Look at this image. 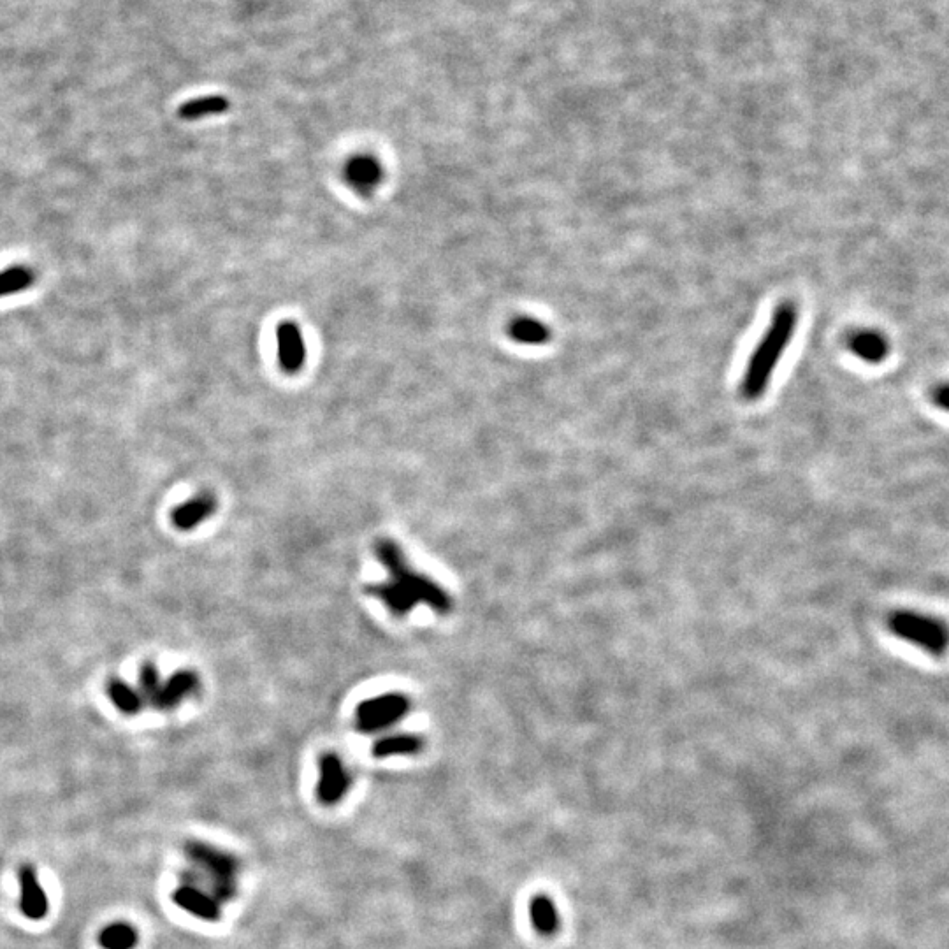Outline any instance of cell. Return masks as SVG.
Here are the masks:
<instances>
[{"mask_svg": "<svg viewBox=\"0 0 949 949\" xmlns=\"http://www.w3.org/2000/svg\"><path fill=\"white\" fill-rule=\"evenodd\" d=\"M375 551L378 561L389 572V580L371 584L366 587V593L384 603L385 607L391 610V614L396 617L408 616L413 607L421 603L442 616L452 612V598L447 595V591L438 582L429 579L428 575L415 572L412 566L408 565L405 552L401 551V547L394 540H378Z\"/></svg>", "mask_w": 949, "mask_h": 949, "instance_id": "6da1fadb", "label": "cell"}, {"mask_svg": "<svg viewBox=\"0 0 949 949\" xmlns=\"http://www.w3.org/2000/svg\"><path fill=\"white\" fill-rule=\"evenodd\" d=\"M797 324L798 312L795 305L783 303L774 312L767 331L754 348L747 364L744 380H742L744 398L753 401L765 394L770 380L774 377V371L783 359L784 352L790 347Z\"/></svg>", "mask_w": 949, "mask_h": 949, "instance_id": "7a4b0ae2", "label": "cell"}, {"mask_svg": "<svg viewBox=\"0 0 949 949\" xmlns=\"http://www.w3.org/2000/svg\"><path fill=\"white\" fill-rule=\"evenodd\" d=\"M888 628L895 637L918 645L930 656L942 658L948 652V626L935 617L923 616L913 610H897L888 617Z\"/></svg>", "mask_w": 949, "mask_h": 949, "instance_id": "3957f363", "label": "cell"}, {"mask_svg": "<svg viewBox=\"0 0 949 949\" xmlns=\"http://www.w3.org/2000/svg\"><path fill=\"white\" fill-rule=\"evenodd\" d=\"M410 698L403 693H385L359 703L355 710V726L363 733H377L391 728L410 712Z\"/></svg>", "mask_w": 949, "mask_h": 949, "instance_id": "277c9868", "label": "cell"}, {"mask_svg": "<svg viewBox=\"0 0 949 949\" xmlns=\"http://www.w3.org/2000/svg\"><path fill=\"white\" fill-rule=\"evenodd\" d=\"M350 774L340 756L326 753L320 756L319 784H317V798L320 804L336 805L343 800L350 790Z\"/></svg>", "mask_w": 949, "mask_h": 949, "instance_id": "5b68a950", "label": "cell"}, {"mask_svg": "<svg viewBox=\"0 0 949 949\" xmlns=\"http://www.w3.org/2000/svg\"><path fill=\"white\" fill-rule=\"evenodd\" d=\"M278 361L287 373H298L305 364L306 348L303 334L294 322H283L276 329Z\"/></svg>", "mask_w": 949, "mask_h": 949, "instance_id": "8992f818", "label": "cell"}, {"mask_svg": "<svg viewBox=\"0 0 949 949\" xmlns=\"http://www.w3.org/2000/svg\"><path fill=\"white\" fill-rule=\"evenodd\" d=\"M384 169L375 157L357 155L345 166V180L361 196H371L382 182Z\"/></svg>", "mask_w": 949, "mask_h": 949, "instance_id": "52a82bcc", "label": "cell"}, {"mask_svg": "<svg viewBox=\"0 0 949 949\" xmlns=\"http://www.w3.org/2000/svg\"><path fill=\"white\" fill-rule=\"evenodd\" d=\"M217 510V498L210 493H201L176 507L171 515L174 526L182 531H190L201 522L210 519Z\"/></svg>", "mask_w": 949, "mask_h": 949, "instance_id": "ba28073f", "label": "cell"}, {"mask_svg": "<svg viewBox=\"0 0 949 949\" xmlns=\"http://www.w3.org/2000/svg\"><path fill=\"white\" fill-rule=\"evenodd\" d=\"M199 689V675L192 670H182L162 684L159 696L155 700V709H174L178 703H182L185 698L194 695Z\"/></svg>", "mask_w": 949, "mask_h": 949, "instance_id": "9c48e42d", "label": "cell"}, {"mask_svg": "<svg viewBox=\"0 0 949 949\" xmlns=\"http://www.w3.org/2000/svg\"><path fill=\"white\" fill-rule=\"evenodd\" d=\"M851 352L860 357L865 363L879 364L883 363L890 352V345L886 336L872 329H862L849 336L848 341Z\"/></svg>", "mask_w": 949, "mask_h": 949, "instance_id": "30bf717a", "label": "cell"}, {"mask_svg": "<svg viewBox=\"0 0 949 949\" xmlns=\"http://www.w3.org/2000/svg\"><path fill=\"white\" fill-rule=\"evenodd\" d=\"M22 911L30 920H41L48 913V899L37 883L36 872L25 867L22 870Z\"/></svg>", "mask_w": 949, "mask_h": 949, "instance_id": "8fae6325", "label": "cell"}, {"mask_svg": "<svg viewBox=\"0 0 949 949\" xmlns=\"http://www.w3.org/2000/svg\"><path fill=\"white\" fill-rule=\"evenodd\" d=\"M422 749H424L422 737L412 735V733H398V735L378 739L373 744V756L385 760L392 756H413V754L421 753Z\"/></svg>", "mask_w": 949, "mask_h": 949, "instance_id": "7c38bea8", "label": "cell"}, {"mask_svg": "<svg viewBox=\"0 0 949 949\" xmlns=\"http://www.w3.org/2000/svg\"><path fill=\"white\" fill-rule=\"evenodd\" d=\"M174 902L178 906L183 907L185 911H189L190 914H194L197 918H201L204 921H215L220 920V907L215 904V900H211L210 897H206L204 893L197 892L194 888H180L174 893Z\"/></svg>", "mask_w": 949, "mask_h": 949, "instance_id": "4fadbf2b", "label": "cell"}, {"mask_svg": "<svg viewBox=\"0 0 949 949\" xmlns=\"http://www.w3.org/2000/svg\"><path fill=\"white\" fill-rule=\"evenodd\" d=\"M225 111H229V101L225 97L206 95L182 104V108L178 109V116L187 122H194L206 116L222 115Z\"/></svg>", "mask_w": 949, "mask_h": 949, "instance_id": "5bb4252c", "label": "cell"}, {"mask_svg": "<svg viewBox=\"0 0 949 949\" xmlns=\"http://www.w3.org/2000/svg\"><path fill=\"white\" fill-rule=\"evenodd\" d=\"M529 916L540 934H554L559 927L558 911L549 897L537 895L529 904Z\"/></svg>", "mask_w": 949, "mask_h": 949, "instance_id": "9a60e30c", "label": "cell"}, {"mask_svg": "<svg viewBox=\"0 0 949 949\" xmlns=\"http://www.w3.org/2000/svg\"><path fill=\"white\" fill-rule=\"evenodd\" d=\"M36 282V271L27 266H11L0 271V298H8L29 289Z\"/></svg>", "mask_w": 949, "mask_h": 949, "instance_id": "2e32d148", "label": "cell"}, {"mask_svg": "<svg viewBox=\"0 0 949 949\" xmlns=\"http://www.w3.org/2000/svg\"><path fill=\"white\" fill-rule=\"evenodd\" d=\"M108 693L111 702L115 703L118 709L122 710L124 714H129V716H134L138 714L143 709V696L139 691L129 686L127 682L122 681V679H113L109 681L108 684Z\"/></svg>", "mask_w": 949, "mask_h": 949, "instance_id": "e0dca14e", "label": "cell"}, {"mask_svg": "<svg viewBox=\"0 0 949 949\" xmlns=\"http://www.w3.org/2000/svg\"><path fill=\"white\" fill-rule=\"evenodd\" d=\"M510 334L515 341L526 345H540L549 338L547 327L533 319L514 320L510 326Z\"/></svg>", "mask_w": 949, "mask_h": 949, "instance_id": "ac0fdd59", "label": "cell"}, {"mask_svg": "<svg viewBox=\"0 0 949 949\" xmlns=\"http://www.w3.org/2000/svg\"><path fill=\"white\" fill-rule=\"evenodd\" d=\"M101 944L106 949H132L138 944V934L131 925L116 923L102 932Z\"/></svg>", "mask_w": 949, "mask_h": 949, "instance_id": "d6986e66", "label": "cell"}, {"mask_svg": "<svg viewBox=\"0 0 949 949\" xmlns=\"http://www.w3.org/2000/svg\"><path fill=\"white\" fill-rule=\"evenodd\" d=\"M139 688H141L143 700L153 707L157 696H159L160 688H162L159 670L153 663H145L139 670Z\"/></svg>", "mask_w": 949, "mask_h": 949, "instance_id": "ffe728a7", "label": "cell"}, {"mask_svg": "<svg viewBox=\"0 0 949 949\" xmlns=\"http://www.w3.org/2000/svg\"><path fill=\"white\" fill-rule=\"evenodd\" d=\"M932 398H934L935 405L949 412V384L937 385L934 392H932Z\"/></svg>", "mask_w": 949, "mask_h": 949, "instance_id": "44dd1931", "label": "cell"}]
</instances>
